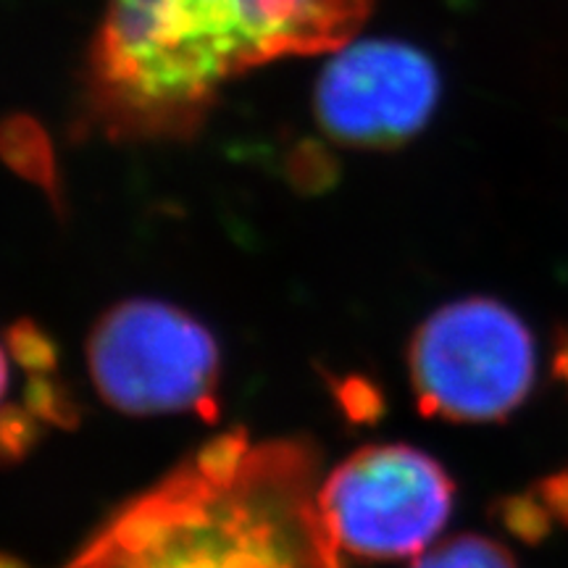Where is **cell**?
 I'll use <instances>...</instances> for the list:
<instances>
[{
	"instance_id": "5b68a950",
	"label": "cell",
	"mask_w": 568,
	"mask_h": 568,
	"mask_svg": "<svg viewBox=\"0 0 568 568\" xmlns=\"http://www.w3.org/2000/svg\"><path fill=\"white\" fill-rule=\"evenodd\" d=\"M456 487L435 458L410 445H368L318 487L337 548L361 558L418 556L450 518Z\"/></svg>"
},
{
	"instance_id": "3957f363",
	"label": "cell",
	"mask_w": 568,
	"mask_h": 568,
	"mask_svg": "<svg viewBox=\"0 0 568 568\" xmlns=\"http://www.w3.org/2000/svg\"><path fill=\"white\" fill-rule=\"evenodd\" d=\"M88 368L98 395L122 414H219L216 337L172 303L130 297L105 311L90 332Z\"/></svg>"
},
{
	"instance_id": "8992f818",
	"label": "cell",
	"mask_w": 568,
	"mask_h": 568,
	"mask_svg": "<svg viewBox=\"0 0 568 568\" xmlns=\"http://www.w3.org/2000/svg\"><path fill=\"white\" fill-rule=\"evenodd\" d=\"M316 84V119L351 148H397L424 130L439 103V74L418 48L395 40L347 42Z\"/></svg>"
},
{
	"instance_id": "277c9868",
	"label": "cell",
	"mask_w": 568,
	"mask_h": 568,
	"mask_svg": "<svg viewBox=\"0 0 568 568\" xmlns=\"http://www.w3.org/2000/svg\"><path fill=\"white\" fill-rule=\"evenodd\" d=\"M418 410L460 424L500 422L537 376L529 326L493 297H464L418 326L408 351Z\"/></svg>"
},
{
	"instance_id": "7c38bea8",
	"label": "cell",
	"mask_w": 568,
	"mask_h": 568,
	"mask_svg": "<svg viewBox=\"0 0 568 568\" xmlns=\"http://www.w3.org/2000/svg\"><path fill=\"white\" fill-rule=\"evenodd\" d=\"M27 408L32 410L40 422L51 424H71L77 422V410L71 397H67L61 385H55L53 379H48L45 374H38L30 379L27 387Z\"/></svg>"
},
{
	"instance_id": "5bb4252c",
	"label": "cell",
	"mask_w": 568,
	"mask_h": 568,
	"mask_svg": "<svg viewBox=\"0 0 568 568\" xmlns=\"http://www.w3.org/2000/svg\"><path fill=\"white\" fill-rule=\"evenodd\" d=\"M6 385H9V364H6V353L0 347V397L6 393Z\"/></svg>"
},
{
	"instance_id": "6da1fadb",
	"label": "cell",
	"mask_w": 568,
	"mask_h": 568,
	"mask_svg": "<svg viewBox=\"0 0 568 568\" xmlns=\"http://www.w3.org/2000/svg\"><path fill=\"white\" fill-rule=\"evenodd\" d=\"M374 0H109L90 48L95 116L119 138H182L226 82L339 51Z\"/></svg>"
},
{
	"instance_id": "30bf717a",
	"label": "cell",
	"mask_w": 568,
	"mask_h": 568,
	"mask_svg": "<svg viewBox=\"0 0 568 568\" xmlns=\"http://www.w3.org/2000/svg\"><path fill=\"white\" fill-rule=\"evenodd\" d=\"M9 351L21 366L27 368L32 376L38 374H51L55 366V345L48 335H42V329L30 318H21L9 329L6 335Z\"/></svg>"
},
{
	"instance_id": "8fae6325",
	"label": "cell",
	"mask_w": 568,
	"mask_h": 568,
	"mask_svg": "<svg viewBox=\"0 0 568 568\" xmlns=\"http://www.w3.org/2000/svg\"><path fill=\"white\" fill-rule=\"evenodd\" d=\"M40 418L19 408L0 410V464H17L38 443Z\"/></svg>"
},
{
	"instance_id": "4fadbf2b",
	"label": "cell",
	"mask_w": 568,
	"mask_h": 568,
	"mask_svg": "<svg viewBox=\"0 0 568 568\" xmlns=\"http://www.w3.org/2000/svg\"><path fill=\"white\" fill-rule=\"evenodd\" d=\"M556 374L568 385V337L560 343L556 353Z\"/></svg>"
},
{
	"instance_id": "9c48e42d",
	"label": "cell",
	"mask_w": 568,
	"mask_h": 568,
	"mask_svg": "<svg viewBox=\"0 0 568 568\" xmlns=\"http://www.w3.org/2000/svg\"><path fill=\"white\" fill-rule=\"evenodd\" d=\"M410 568H518L510 552L495 539L458 535L437 548L424 550Z\"/></svg>"
},
{
	"instance_id": "ba28073f",
	"label": "cell",
	"mask_w": 568,
	"mask_h": 568,
	"mask_svg": "<svg viewBox=\"0 0 568 568\" xmlns=\"http://www.w3.org/2000/svg\"><path fill=\"white\" fill-rule=\"evenodd\" d=\"M552 518L568 524V477L550 479L539 493L514 497L506 506V524L524 539L542 535Z\"/></svg>"
},
{
	"instance_id": "52a82bcc",
	"label": "cell",
	"mask_w": 568,
	"mask_h": 568,
	"mask_svg": "<svg viewBox=\"0 0 568 568\" xmlns=\"http://www.w3.org/2000/svg\"><path fill=\"white\" fill-rule=\"evenodd\" d=\"M0 159L13 172L45 190L53 201H59V180H55V161L51 142L38 124L24 116H13L0 124Z\"/></svg>"
},
{
	"instance_id": "7a4b0ae2",
	"label": "cell",
	"mask_w": 568,
	"mask_h": 568,
	"mask_svg": "<svg viewBox=\"0 0 568 568\" xmlns=\"http://www.w3.org/2000/svg\"><path fill=\"white\" fill-rule=\"evenodd\" d=\"M314 447L226 432L116 510L63 568H339Z\"/></svg>"
},
{
	"instance_id": "9a60e30c",
	"label": "cell",
	"mask_w": 568,
	"mask_h": 568,
	"mask_svg": "<svg viewBox=\"0 0 568 568\" xmlns=\"http://www.w3.org/2000/svg\"><path fill=\"white\" fill-rule=\"evenodd\" d=\"M0 568H27V566L21 564L19 558H13V556H6V552H0Z\"/></svg>"
}]
</instances>
